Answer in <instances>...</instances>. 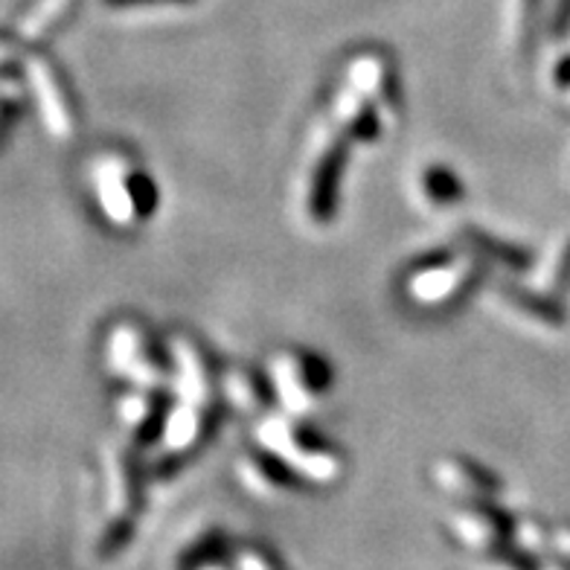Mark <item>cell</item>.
<instances>
[{"label": "cell", "mask_w": 570, "mask_h": 570, "mask_svg": "<svg viewBox=\"0 0 570 570\" xmlns=\"http://www.w3.org/2000/svg\"><path fill=\"white\" fill-rule=\"evenodd\" d=\"M422 187H425V196L436 204H458L463 198V184L445 166H428L422 175Z\"/></svg>", "instance_id": "5"}, {"label": "cell", "mask_w": 570, "mask_h": 570, "mask_svg": "<svg viewBox=\"0 0 570 570\" xmlns=\"http://www.w3.org/2000/svg\"><path fill=\"white\" fill-rule=\"evenodd\" d=\"M30 76H32V82H36V90L41 94V111H45L50 128H53L56 135H68L70 131L68 108H65V102H61L59 88H56L53 79H50V70H47L41 61H32Z\"/></svg>", "instance_id": "2"}, {"label": "cell", "mask_w": 570, "mask_h": 570, "mask_svg": "<svg viewBox=\"0 0 570 570\" xmlns=\"http://www.w3.org/2000/svg\"><path fill=\"white\" fill-rule=\"evenodd\" d=\"M65 3H68V0H41V9H38V12H32V16L23 21V36L27 38L41 36V30H45L47 23L59 16L61 9H65Z\"/></svg>", "instance_id": "8"}, {"label": "cell", "mask_w": 570, "mask_h": 570, "mask_svg": "<svg viewBox=\"0 0 570 570\" xmlns=\"http://www.w3.org/2000/svg\"><path fill=\"white\" fill-rule=\"evenodd\" d=\"M353 135L358 140H373V137H379V120H375L373 108H361V114L353 122Z\"/></svg>", "instance_id": "10"}, {"label": "cell", "mask_w": 570, "mask_h": 570, "mask_svg": "<svg viewBox=\"0 0 570 570\" xmlns=\"http://www.w3.org/2000/svg\"><path fill=\"white\" fill-rule=\"evenodd\" d=\"M556 292H570V242L568 248L562 250V259H559V268L553 274Z\"/></svg>", "instance_id": "12"}, {"label": "cell", "mask_w": 570, "mask_h": 570, "mask_svg": "<svg viewBox=\"0 0 570 570\" xmlns=\"http://www.w3.org/2000/svg\"><path fill=\"white\" fill-rule=\"evenodd\" d=\"M507 297H510L512 306L521 308V312H527V315L535 317V321L541 323L562 326V323L568 321V315H564V308L559 306V303L548 301V297H541V294L527 292V288H515V285H510V288H507Z\"/></svg>", "instance_id": "4"}, {"label": "cell", "mask_w": 570, "mask_h": 570, "mask_svg": "<svg viewBox=\"0 0 570 570\" xmlns=\"http://www.w3.org/2000/svg\"><path fill=\"white\" fill-rule=\"evenodd\" d=\"M128 198L135 204L137 216H151V210H155V184L146 175H135L128 180Z\"/></svg>", "instance_id": "7"}, {"label": "cell", "mask_w": 570, "mask_h": 570, "mask_svg": "<svg viewBox=\"0 0 570 570\" xmlns=\"http://www.w3.org/2000/svg\"><path fill=\"white\" fill-rule=\"evenodd\" d=\"M259 465H263V474H268L271 481L283 483V487L285 483H288V487H292V483H297V478H294V474L288 472V469H285L277 458H274V454H263V458H259Z\"/></svg>", "instance_id": "9"}, {"label": "cell", "mask_w": 570, "mask_h": 570, "mask_svg": "<svg viewBox=\"0 0 570 570\" xmlns=\"http://www.w3.org/2000/svg\"><path fill=\"white\" fill-rule=\"evenodd\" d=\"M550 32H553V38L570 36V0H559V3H556Z\"/></svg>", "instance_id": "11"}, {"label": "cell", "mask_w": 570, "mask_h": 570, "mask_svg": "<svg viewBox=\"0 0 570 570\" xmlns=\"http://www.w3.org/2000/svg\"><path fill=\"white\" fill-rule=\"evenodd\" d=\"M465 236H469V242H472L481 254L492 256V259H498V263L507 265V268L527 271L533 265V254L524 248H518V245H510V242L495 239V236H489V233L483 230H469Z\"/></svg>", "instance_id": "3"}, {"label": "cell", "mask_w": 570, "mask_h": 570, "mask_svg": "<svg viewBox=\"0 0 570 570\" xmlns=\"http://www.w3.org/2000/svg\"><path fill=\"white\" fill-rule=\"evenodd\" d=\"M301 379L303 384H306L308 391H326L332 382L330 375V364L323 358H317V355H303L301 358Z\"/></svg>", "instance_id": "6"}, {"label": "cell", "mask_w": 570, "mask_h": 570, "mask_svg": "<svg viewBox=\"0 0 570 570\" xmlns=\"http://www.w3.org/2000/svg\"><path fill=\"white\" fill-rule=\"evenodd\" d=\"M346 164V142H335L326 155L321 158L312 178V196H308V213L315 222L326 225L335 218L338 210V187L341 175H344Z\"/></svg>", "instance_id": "1"}, {"label": "cell", "mask_w": 570, "mask_h": 570, "mask_svg": "<svg viewBox=\"0 0 570 570\" xmlns=\"http://www.w3.org/2000/svg\"><path fill=\"white\" fill-rule=\"evenodd\" d=\"M114 9H140V7H169V3H193V0H106Z\"/></svg>", "instance_id": "13"}, {"label": "cell", "mask_w": 570, "mask_h": 570, "mask_svg": "<svg viewBox=\"0 0 570 570\" xmlns=\"http://www.w3.org/2000/svg\"><path fill=\"white\" fill-rule=\"evenodd\" d=\"M556 85L559 88H570V56L556 65Z\"/></svg>", "instance_id": "14"}]
</instances>
